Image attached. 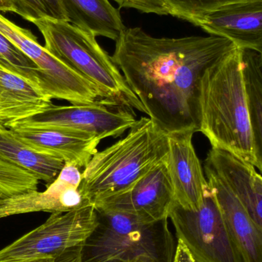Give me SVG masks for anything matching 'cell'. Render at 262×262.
<instances>
[{"label": "cell", "instance_id": "cell-1", "mask_svg": "<svg viewBox=\"0 0 262 262\" xmlns=\"http://www.w3.org/2000/svg\"><path fill=\"white\" fill-rule=\"evenodd\" d=\"M112 58L146 115L167 134L200 132V84L206 71L236 48L216 35L166 38L127 28Z\"/></svg>", "mask_w": 262, "mask_h": 262}, {"label": "cell", "instance_id": "cell-2", "mask_svg": "<svg viewBox=\"0 0 262 262\" xmlns=\"http://www.w3.org/2000/svg\"><path fill=\"white\" fill-rule=\"evenodd\" d=\"M243 52L235 48L203 75L200 132L212 148L227 151L255 167Z\"/></svg>", "mask_w": 262, "mask_h": 262}, {"label": "cell", "instance_id": "cell-3", "mask_svg": "<svg viewBox=\"0 0 262 262\" xmlns=\"http://www.w3.org/2000/svg\"><path fill=\"white\" fill-rule=\"evenodd\" d=\"M169 154L168 134L142 117L127 135L97 152L82 173L79 190L94 206L130 189Z\"/></svg>", "mask_w": 262, "mask_h": 262}, {"label": "cell", "instance_id": "cell-4", "mask_svg": "<svg viewBox=\"0 0 262 262\" xmlns=\"http://www.w3.org/2000/svg\"><path fill=\"white\" fill-rule=\"evenodd\" d=\"M96 209L97 224L75 262H173L174 238L168 219L145 222L134 215Z\"/></svg>", "mask_w": 262, "mask_h": 262}, {"label": "cell", "instance_id": "cell-5", "mask_svg": "<svg viewBox=\"0 0 262 262\" xmlns=\"http://www.w3.org/2000/svg\"><path fill=\"white\" fill-rule=\"evenodd\" d=\"M32 23L42 35L44 48L49 53L98 86L110 101L146 115L143 104L95 35L67 21L41 18Z\"/></svg>", "mask_w": 262, "mask_h": 262}, {"label": "cell", "instance_id": "cell-6", "mask_svg": "<svg viewBox=\"0 0 262 262\" xmlns=\"http://www.w3.org/2000/svg\"><path fill=\"white\" fill-rule=\"evenodd\" d=\"M97 224L93 205L52 213L46 223L0 250V262L58 259L80 249Z\"/></svg>", "mask_w": 262, "mask_h": 262}, {"label": "cell", "instance_id": "cell-7", "mask_svg": "<svg viewBox=\"0 0 262 262\" xmlns=\"http://www.w3.org/2000/svg\"><path fill=\"white\" fill-rule=\"evenodd\" d=\"M169 218L177 238L187 248L195 262H246L211 189L197 209H184L174 201Z\"/></svg>", "mask_w": 262, "mask_h": 262}, {"label": "cell", "instance_id": "cell-8", "mask_svg": "<svg viewBox=\"0 0 262 262\" xmlns=\"http://www.w3.org/2000/svg\"><path fill=\"white\" fill-rule=\"evenodd\" d=\"M130 110L112 101L69 106L52 104L37 115L4 125L9 129H72L102 140L120 137L135 125L137 120Z\"/></svg>", "mask_w": 262, "mask_h": 262}, {"label": "cell", "instance_id": "cell-9", "mask_svg": "<svg viewBox=\"0 0 262 262\" xmlns=\"http://www.w3.org/2000/svg\"><path fill=\"white\" fill-rule=\"evenodd\" d=\"M80 168L64 163L57 178L46 190L29 191L0 200V220L31 212L64 213L91 205L79 190Z\"/></svg>", "mask_w": 262, "mask_h": 262}, {"label": "cell", "instance_id": "cell-10", "mask_svg": "<svg viewBox=\"0 0 262 262\" xmlns=\"http://www.w3.org/2000/svg\"><path fill=\"white\" fill-rule=\"evenodd\" d=\"M173 202V190L166 160L128 191L104 200L95 208L130 214L145 222H156L169 218Z\"/></svg>", "mask_w": 262, "mask_h": 262}, {"label": "cell", "instance_id": "cell-11", "mask_svg": "<svg viewBox=\"0 0 262 262\" xmlns=\"http://www.w3.org/2000/svg\"><path fill=\"white\" fill-rule=\"evenodd\" d=\"M193 135L189 131L168 134L167 165L174 201L186 209H199L210 191L192 144Z\"/></svg>", "mask_w": 262, "mask_h": 262}, {"label": "cell", "instance_id": "cell-12", "mask_svg": "<svg viewBox=\"0 0 262 262\" xmlns=\"http://www.w3.org/2000/svg\"><path fill=\"white\" fill-rule=\"evenodd\" d=\"M192 25L238 47L262 53V0L231 5L209 12Z\"/></svg>", "mask_w": 262, "mask_h": 262}, {"label": "cell", "instance_id": "cell-13", "mask_svg": "<svg viewBox=\"0 0 262 262\" xmlns=\"http://www.w3.org/2000/svg\"><path fill=\"white\" fill-rule=\"evenodd\" d=\"M204 168L226 183L262 232V176L255 166L227 151L212 148Z\"/></svg>", "mask_w": 262, "mask_h": 262}, {"label": "cell", "instance_id": "cell-14", "mask_svg": "<svg viewBox=\"0 0 262 262\" xmlns=\"http://www.w3.org/2000/svg\"><path fill=\"white\" fill-rule=\"evenodd\" d=\"M25 144L36 152L54 156L64 163L85 167L98 152L100 140L95 135L72 129L11 128Z\"/></svg>", "mask_w": 262, "mask_h": 262}, {"label": "cell", "instance_id": "cell-15", "mask_svg": "<svg viewBox=\"0 0 262 262\" xmlns=\"http://www.w3.org/2000/svg\"><path fill=\"white\" fill-rule=\"evenodd\" d=\"M204 169L209 188L245 261L262 262L261 229L226 183L210 169Z\"/></svg>", "mask_w": 262, "mask_h": 262}, {"label": "cell", "instance_id": "cell-16", "mask_svg": "<svg viewBox=\"0 0 262 262\" xmlns=\"http://www.w3.org/2000/svg\"><path fill=\"white\" fill-rule=\"evenodd\" d=\"M52 99L26 78L0 66V123L15 122L37 115Z\"/></svg>", "mask_w": 262, "mask_h": 262}, {"label": "cell", "instance_id": "cell-17", "mask_svg": "<svg viewBox=\"0 0 262 262\" xmlns=\"http://www.w3.org/2000/svg\"><path fill=\"white\" fill-rule=\"evenodd\" d=\"M68 21L97 36L116 41L126 29L119 10L109 0H61Z\"/></svg>", "mask_w": 262, "mask_h": 262}, {"label": "cell", "instance_id": "cell-18", "mask_svg": "<svg viewBox=\"0 0 262 262\" xmlns=\"http://www.w3.org/2000/svg\"><path fill=\"white\" fill-rule=\"evenodd\" d=\"M0 159L24 168L39 180L52 183L64 166V160L36 152L0 123Z\"/></svg>", "mask_w": 262, "mask_h": 262}, {"label": "cell", "instance_id": "cell-19", "mask_svg": "<svg viewBox=\"0 0 262 262\" xmlns=\"http://www.w3.org/2000/svg\"><path fill=\"white\" fill-rule=\"evenodd\" d=\"M243 66L256 160L255 167L259 169L262 176V71L259 54L243 49Z\"/></svg>", "mask_w": 262, "mask_h": 262}, {"label": "cell", "instance_id": "cell-20", "mask_svg": "<svg viewBox=\"0 0 262 262\" xmlns=\"http://www.w3.org/2000/svg\"><path fill=\"white\" fill-rule=\"evenodd\" d=\"M0 66L26 78L42 92L44 78L38 66L1 33Z\"/></svg>", "mask_w": 262, "mask_h": 262}, {"label": "cell", "instance_id": "cell-21", "mask_svg": "<svg viewBox=\"0 0 262 262\" xmlns=\"http://www.w3.org/2000/svg\"><path fill=\"white\" fill-rule=\"evenodd\" d=\"M38 183L32 172L0 159V200L37 190Z\"/></svg>", "mask_w": 262, "mask_h": 262}, {"label": "cell", "instance_id": "cell-22", "mask_svg": "<svg viewBox=\"0 0 262 262\" xmlns=\"http://www.w3.org/2000/svg\"><path fill=\"white\" fill-rule=\"evenodd\" d=\"M257 0H166L171 15L193 23L195 20L220 8Z\"/></svg>", "mask_w": 262, "mask_h": 262}, {"label": "cell", "instance_id": "cell-23", "mask_svg": "<svg viewBox=\"0 0 262 262\" xmlns=\"http://www.w3.org/2000/svg\"><path fill=\"white\" fill-rule=\"evenodd\" d=\"M15 14L33 23L41 18L68 21L61 0H11Z\"/></svg>", "mask_w": 262, "mask_h": 262}, {"label": "cell", "instance_id": "cell-24", "mask_svg": "<svg viewBox=\"0 0 262 262\" xmlns=\"http://www.w3.org/2000/svg\"><path fill=\"white\" fill-rule=\"evenodd\" d=\"M121 8L137 9L143 13L159 15H170V9L165 0H113Z\"/></svg>", "mask_w": 262, "mask_h": 262}, {"label": "cell", "instance_id": "cell-25", "mask_svg": "<svg viewBox=\"0 0 262 262\" xmlns=\"http://www.w3.org/2000/svg\"><path fill=\"white\" fill-rule=\"evenodd\" d=\"M173 262H195L187 248L180 240H178V243L176 248Z\"/></svg>", "mask_w": 262, "mask_h": 262}, {"label": "cell", "instance_id": "cell-26", "mask_svg": "<svg viewBox=\"0 0 262 262\" xmlns=\"http://www.w3.org/2000/svg\"><path fill=\"white\" fill-rule=\"evenodd\" d=\"M0 12H13L15 9L11 0H0Z\"/></svg>", "mask_w": 262, "mask_h": 262}, {"label": "cell", "instance_id": "cell-27", "mask_svg": "<svg viewBox=\"0 0 262 262\" xmlns=\"http://www.w3.org/2000/svg\"><path fill=\"white\" fill-rule=\"evenodd\" d=\"M19 262H54V261H53V260H51V259H41V260H34V261H19Z\"/></svg>", "mask_w": 262, "mask_h": 262}, {"label": "cell", "instance_id": "cell-28", "mask_svg": "<svg viewBox=\"0 0 262 262\" xmlns=\"http://www.w3.org/2000/svg\"><path fill=\"white\" fill-rule=\"evenodd\" d=\"M54 262H75L71 261V260L69 259H66V258H61V259H58L56 260V261H55Z\"/></svg>", "mask_w": 262, "mask_h": 262}, {"label": "cell", "instance_id": "cell-29", "mask_svg": "<svg viewBox=\"0 0 262 262\" xmlns=\"http://www.w3.org/2000/svg\"><path fill=\"white\" fill-rule=\"evenodd\" d=\"M259 63L260 66H261V69L262 71V53L259 54Z\"/></svg>", "mask_w": 262, "mask_h": 262}]
</instances>
